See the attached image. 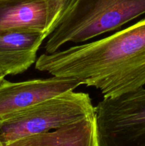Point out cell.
Listing matches in <instances>:
<instances>
[{"label": "cell", "instance_id": "8fae6325", "mask_svg": "<svg viewBox=\"0 0 145 146\" xmlns=\"http://www.w3.org/2000/svg\"><path fill=\"white\" fill-rule=\"evenodd\" d=\"M0 146H3L2 145H1V143H0Z\"/></svg>", "mask_w": 145, "mask_h": 146}, {"label": "cell", "instance_id": "5b68a950", "mask_svg": "<svg viewBox=\"0 0 145 146\" xmlns=\"http://www.w3.org/2000/svg\"><path fill=\"white\" fill-rule=\"evenodd\" d=\"M82 85L78 80L53 76L0 85V122L31 106Z\"/></svg>", "mask_w": 145, "mask_h": 146}, {"label": "cell", "instance_id": "6da1fadb", "mask_svg": "<svg viewBox=\"0 0 145 146\" xmlns=\"http://www.w3.org/2000/svg\"><path fill=\"white\" fill-rule=\"evenodd\" d=\"M36 69L75 79L113 98L145 86V19L92 42L41 54Z\"/></svg>", "mask_w": 145, "mask_h": 146}, {"label": "cell", "instance_id": "30bf717a", "mask_svg": "<svg viewBox=\"0 0 145 146\" xmlns=\"http://www.w3.org/2000/svg\"><path fill=\"white\" fill-rule=\"evenodd\" d=\"M71 1V0H63V6L65 5V4H68V3L70 2Z\"/></svg>", "mask_w": 145, "mask_h": 146}, {"label": "cell", "instance_id": "9c48e42d", "mask_svg": "<svg viewBox=\"0 0 145 146\" xmlns=\"http://www.w3.org/2000/svg\"><path fill=\"white\" fill-rule=\"evenodd\" d=\"M5 81H6L5 76H4L1 75V74H0V85H1V84H2Z\"/></svg>", "mask_w": 145, "mask_h": 146}, {"label": "cell", "instance_id": "8992f818", "mask_svg": "<svg viewBox=\"0 0 145 146\" xmlns=\"http://www.w3.org/2000/svg\"><path fill=\"white\" fill-rule=\"evenodd\" d=\"M63 0H0V31L27 29L49 35Z\"/></svg>", "mask_w": 145, "mask_h": 146}, {"label": "cell", "instance_id": "7a4b0ae2", "mask_svg": "<svg viewBox=\"0 0 145 146\" xmlns=\"http://www.w3.org/2000/svg\"><path fill=\"white\" fill-rule=\"evenodd\" d=\"M145 14V0H71L63 6L45 53L58 51L68 43L85 42L119 29Z\"/></svg>", "mask_w": 145, "mask_h": 146}, {"label": "cell", "instance_id": "3957f363", "mask_svg": "<svg viewBox=\"0 0 145 146\" xmlns=\"http://www.w3.org/2000/svg\"><path fill=\"white\" fill-rule=\"evenodd\" d=\"M95 115L88 94L68 91L31 106L0 122L3 146L24 137L58 129Z\"/></svg>", "mask_w": 145, "mask_h": 146}, {"label": "cell", "instance_id": "ba28073f", "mask_svg": "<svg viewBox=\"0 0 145 146\" xmlns=\"http://www.w3.org/2000/svg\"><path fill=\"white\" fill-rule=\"evenodd\" d=\"M4 146H98L95 115L53 131L24 137Z\"/></svg>", "mask_w": 145, "mask_h": 146}, {"label": "cell", "instance_id": "277c9868", "mask_svg": "<svg viewBox=\"0 0 145 146\" xmlns=\"http://www.w3.org/2000/svg\"><path fill=\"white\" fill-rule=\"evenodd\" d=\"M95 118L98 146H145V88L104 98Z\"/></svg>", "mask_w": 145, "mask_h": 146}, {"label": "cell", "instance_id": "52a82bcc", "mask_svg": "<svg viewBox=\"0 0 145 146\" xmlns=\"http://www.w3.org/2000/svg\"><path fill=\"white\" fill-rule=\"evenodd\" d=\"M47 36L27 29L0 31V74L7 76L25 72L36 62L37 51Z\"/></svg>", "mask_w": 145, "mask_h": 146}]
</instances>
